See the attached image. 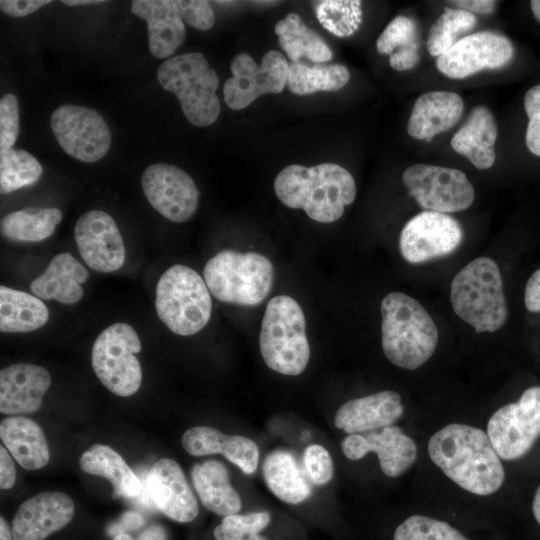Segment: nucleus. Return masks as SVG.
Wrapping results in <instances>:
<instances>
[{
    "label": "nucleus",
    "instance_id": "nucleus-40",
    "mask_svg": "<svg viewBox=\"0 0 540 540\" xmlns=\"http://www.w3.org/2000/svg\"><path fill=\"white\" fill-rule=\"evenodd\" d=\"M270 520L268 512L233 514L224 517L213 534L216 540H266L259 533Z\"/></svg>",
    "mask_w": 540,
    "mask_h": 540
},
{
    "label": "nucleus",
    "instance_id": "nucleus-22",
    "mask_svg": "<svg viewBox=\"0 0 540 540\" xmlns=\"http://www.w3.org/2000/svg\"><path fill=\"white\" fill-rule=\"evenodd\" d=\"M403 412L401 396L385 390L346 401L336 411L334 424L348 434H359L391 426Z\"/></svg>",
    "mask_w": 540,
    "mask_h": 540
},
{
    "label": "nucleus",
    "instance_id": "nucleus-55",
    "mask_svg": "<svg viewBox=\"0 0 540 540\" xmlns=\"http://www.w3.org/2000/svg\"><path fill=\"white\" fill-rule=\"evenodd\" d=\"M63 4L67 6H79V5H92V4H100L104 1L101 0H62Z\"/></svg>",
    "mask_w": 540,
    "mask_h": 540
},
{
    "label": "nucleus",
    "instance_id": "nucleus-8",
    "mask_svg": "<svg viewBox=\"0 0 540 540\" xmlns=\"http://www.w3.org/2000/svg\"><path fill=\"white\" fill-rule=\"evenodd\" d=\"M155 308L159 319L170 331L181 336L193 335L210 320V291L194 269L175 264L157 282Z\"/></svg>",
    "mask_w": 540,
    "mask_h": 540
},
{
    "label": "nucleus",
    "instance_id": "nucleus-23",
    "mask_svg": "<svg viewBox=\"0 0 540 540\" xmlns=\"http://www.w3.org/2000/svg\"><path fill=\"white\" fill-rule=\"evenodd\" d=\"M181 443L192 456L221 454L245 474L254 473L258 466V446L241 435H226L212 427L195 426L184 432Z\"/></svg>",
    "mask_w": 540,
    "mask_h": 540
},
{
    "label": "nucleus",
    "instance_id": "nucleus-37",
    "mask_svg": "<svg viewBox=\"0 0 540 540\" xmlns=\"http://www.w3.org/2000/svg\"><path fill=\"white\" fill-rule=\"evenodd\" d=\"M476 21V17L470 12L445 7L444 12L429 29L426 43L428 53L438 58L455 44L459 34L471 30Z\"/></svg>",
    "mask_w": 540,
    "mask_h": 540
},
{
    "label": "nucleus",
    "instance_id": "nucleus-6",
    "mask_svg": "<svg viewBox=\"0 0 540 540\" xmlns=\"http://www.w3.org/2000/svg\"><path fill=\"white\" fill-rule=\"evenodd\" d=\"M157 78L165 90L176 95L191 124L206 127L217 120L219 78L202 53H185L165 60L157 70Z\"/></svg>",
    "mask_w": 540,
    "mask_h": 540
},
{
    "label": "nucleus",
    "instance_id": "nucleus-32",
    "mask_svg": "<svg viewBox=\"0 0 540 540\" xmlns=\"http://www.w3.org/2000/svg\"><path fill=\"white\" fill-rule=\"evenodd\" d=\"M49 319L47 306L35 295L0 286V330L26 333L43 327Z\"/></svg>",
    "mask_w": 540,
    "mask_h": 540
},
{
    "label": "nucleus",
    "instance_id": "nucleus-14",
    "mask_svg": "<svg viewBox=\"0 0 540 540\" xmlns=\"http://www.w3.org/2000/svg\"><path fill=\"white\" fill-rule=\"evenodd\" d=\"M463 236L462 227L455 218L424 210L402 228L399 250L407 262L419 264L451 254L460 246Z\"/></svg>",
    "mask_w": 540,
    "mask_h": 540
},
{
    "label": "nucleus",
    "instance_id": "nucleus-21",
    "mask_svg": "<svg viewBox=\"0 0 540 540\" xmlns=\"http://www.w3.org/2000/svg\"><path fill=\"white\" fill-rule=\"evenodd\" d=\"M51 385V376L42 366L17 363L0 371V412L22 415L37 411Z\"/></svg>",
    "mask_w": 540,
    "mask_h": 540
},
{
    "label": "nucleus",
    "instance_id": "nucleus-52",
    "mask_svg": "<svg viewBox=\"0 0 540 540\" xmlns=\"http://www.w3.org/2000/svg\"><path fill=\"white\" fill-rule=\"evenodd\" d=\"M165 530L158 525H154L144 530L138 536L137 540H165Z\"/></svg>",
    "mask_w": 540,
    "mask_h": 540
},
{
    "label": "nucleus",
    "instance_id": "nucleus-53",
    "mask_svg": "<svg viewBox=\"0 0 540 540\" xmlns=\"http://www.w3.org/2000/svg\"><path fill=\"white\" fill-rule=\"evenodd\" d=\"M532 512H533L535 520L540 525V485L537 488L533 497Z\"/></svg>",
    "mask_w": 540,
    "mask_h": 540
},
{
    "label": "nucleus",
    "instance_id": "nucleus-10",
    "mask_svg": "<svg viewBox=\"0 0 540 540\" xmlns=\"http://www.w3.org/2000/svg\"><path fill=\"white\" fill-rule=\"evenodd\" d=\"M402 182L409 195L426 211L454 213L469 208L475 190L461 170L417 163L404 170Z\"/></svg>",
    "mask_w": 540,
    "mask_h": 540
},
{
    "label": "nucleus",
    "instance_id": "nucleus-24",
    "mask_svg": "<svg viewBox=\"0 0 540 540\" xmlns=\"http://www.w3.org/2000/svg\"><path fill=\"white\" fill-rule=\"evenodd\" d=\"M131 11L145 20L148 46L154 57L169 58L183 44L186 29L175 1L134 0Z\"/></svg>",
    "mask_w": 540,
    "mask_h": 540
},
{
    "label": "nucleus",
    "instance_id": "nucleus-4",
    "mask_svg": "<svg viewBox=\"0 0 540 540\" xmlns=\"http://www.w3.org/2000/svg\"><path fill=\"white\" fill-rule=\"evenodd\" d=\"M450 301L456 315L477 333L495 332L508 319L500 269L489 257L473 259L454 276Z\"/></svg>",
    "mask_w": 540,
    "mask_h": 540
},
{
    "label": "nucleus",
    "instance_id": "nucleus-38",
    "mask_svg": "<svg viewBox=\"0 0 540 540\" xmlns=\"http://www.w3.org/2000/svg\"><path fill=\"white\" fill-rule=\"evenodd\" d=\"M314 7L319 23L337 37L352 35L362 22L358 0H323L315 2Z\"/></svg>",
    "mask_w": 540,
    "mask_h": 540
},
{
    "label": "nucleus",
    "instance_id": "nucleus-12",
    "mask_svg": "<svg viewBox=\"0 0 540 540\" xmlns=\"http://www.w3.org/2000/svg\"><path fill=\"white\" fill-rule=\"evenodd\" d=\"M230 70L233 76L224 84V101L229 108L241 110L264 94L281 93L287 85L289 64L276 50L266 52L260 65L249 54L239 53Z\"/></svg>",
    "mask_w": 540,
    "mask_h": 540
},
{
    "label": "nucleus",
    "instance_id": "nucleus-47",
    "mask_svg": "<svg viewBox=\"0 0 540 540\" xmlns=\"http://www.w3.org/2000/svg\"><path fill=\"white\" fill-rule=\"evenodd\" d=\"M50 3V0H1L0 9L12 17H24Z\"/></svg>",
    "mask_w": 540,
    "mask_h": 540
},
{
    "label": "nucleus",
    "instance_id": "nucleus-51",
    "mask_svg": "<svg viewBox=\"0 0 540 540\" xmlns=\"http://www.w3.org/2000/svg\"><path fill=\"white\" fill-rule=\"evenodd\" d=\"M144 522L145 521L142 515L129 511L121 516L120 524H116L115 526L119 527L117 532H119L121 529L136 530L142 527Z\"/></svg>",
    "mask_w": 540,
    "mask_h": 540
},
{
    "label": "nucleus",
    "instance_id": "nucleus-2",
    "mask_svg": "<svg viewBox=\"0 0 540 540\" xmlns=\"http://www.w3.org/2000/svg\"><path fill=\"white\" fill-rule=\"evenodd\" d=\"M274 190L285 206L303 209L312 220L321 223L338 220L345 206L356 197L353 176L335 163L289 165L276 176Z\"/></svg>",
    "mask_w": 540,
    "mask_h": 540
},
{
    "label": "nucleus",
    "instance_id": "nucleus-17",
    "mask_svg": "<svg viewBox=\"0 0 540 540\" xmlns=\"http://www.w3.org/2000/svg\"><path fill=\"white\" fill-rule=\"evenodd\" d=\"M74 238L82 259L92 270L110 273L124 264L122 235L108 213L92 210L81 215L74 227Z\"/></svg>",
    "mask_w": 540,
    "mask_h": 540
},
{
    "label": "nucleus",
    "instance_id": "nucleus-3",
    "mask_svg": "<svg viewBox=\"0 0 540 540\" xmlns=\"http://www.w3.org/2000/svg\"><path fill=\"white\" fill-rule=\"evenodd\" d=\"M381 343L394 365L415 370L436 350L439 334L419 301L403 292H390L381 301Z\"/></svg>",
    "mask_w": 540,
    "mask_h": 540
},
{
    "label": "nucleus",
    "instance_id": "nucleus-50",
    "mask_svg": "<svg viewBox=\"0 0 540 540\" xmlns=\"http://www.w3.org/2000/svg\"><path fill=\"white\" fill-rule=\"evenodd\" d=\"M455 8L470 13L490 14L495 10L496 1L493 0H456L450 1Z\"/></svg>",
    "mask_w": 540,
    "mask_h": 540
},
{
    "label": "nucleus",
    "instance_id": "nucleus-27",
    "mask_svg": "<svg viewBox=\"0 0 540 540\" xmlns=\"http://www.w3.org/2000/svg\"><path fill=\"white\" fill-rule=\"evenodd\" d=\"M497 126L492 112L485 106H476L465 123L451 139L452 149L467 158L474 167L486 170L496 159L494 145Z\"/></svg>",
    "mask_w": 540,
    "mask_h": 540
},
{
    "label": "nucleus",
    "instance_id": "nucleus-44",
    "mask_svg": "<svg viewBox=\"0 0 540 540\" xmlns=\"http://www.w3.org/2000/svg\"><path fill=\"white\" fill-rule=\"evenodd\" d=\"M524 109L528 117L526 145L532 154L540 157V84L525 93Z\"/></svg>",
    "mask_w": 540,
    "mask_h": 540
},
{
    "label": "nucleus",
    "instance_id": "nucleus-25",
    "mask_svg": "<svg viewBox=\"0 0 540 540\" xmlns=\"http://www.w3.org/2000/svg\"><path fill=\"white\" fill-rule=\"evenodd\" d=\"M463 110V99L455 92H426L413 105L407 133L414 139L430 141L457 124Z\"/></svg>",
    "mask_w": 540,
    "mask_h": 540
},
{
    "label": "nucleus",
    "instance_id": "nucleus-7",
    "mask_svg": "<svg viewBox=\"0 0 540 540\" xmlns=\"http://www.w3.org/2000/svg\"><path fill=\"white\" fill-rule=\"evenodd\" d=\"M203 276L210 293L219 301L254 306L271 291L274 270L262 254L223 250L207 261Z\"/></svg>",
    "mask_w": 540,
    "mask_h": 540
},
{
    "label": "nucleus",
    "instance_id": "nucleus-15",
    "mask_svg": "<svg viewBox=\"0 0 540 540\" xmlns=\"http://www.w3.org/2000/svg\"><path fill=\"white\" fill-rule=\"evenodd\" d=\"M141 185L151 206L172 222L188 221L198 208L200 192L194 180L175 165L148 166L142 174Z\"/></svg>",
    "mask_w": 540,
    "mask_h": 540
},
{
    "label": "nucleus",
    "instance_id": "nucleus-48",
    "mask_svg": "<svg viewBox=\"0 0 540 540\" xmlns=\"http://www.w3.org/2000/svg\"><path fill=\"white\" fill-rule=\"evenodd\" d=\"M524 304L531 313H540V268L527 280L524 291Z\"/></svg>",
    "mask_w": 540,
    "mask_h": 540
},
{
    "label": "nucleus",
    "instance_id": "nucleus-29",
    "mask_svg": "<svg viewBox=\"0 0 540 540\" xmlns=\"http://www.w3.org/2000/svg\"><path fill=\"white\" fill-rule=\"evenodd\" d=\"M193 486L204 507L219 516L238 514L242 507L238 492L230 483L226 466L217 460H206L191 469Z\"/></svg>",
    "mask_w": 540,
    "mask_h": 540
},
{
    "label": "nucleus",
    "instance_id": "nucleus-13",
    "mask_svg": "<svg viewBox=\"0 0 540 540\" xmlns=\"http://www.w3.org/2000/svg\"><path fill=\"white\" fill-rule=\"evenodd\" d=\"M51 129L60 147L71 157L92 163L102 159L111 146V132L94 109L61 105L50 118Z\"/></svg>",
    "mask_w": 540,
    "mask_h": 540
},
{
    "label": "nucleus",
    "instance_id": "nucleus-30",
    "mask_svg": "<svg viewBox=\"0 0 540 540\" xmlns=\"http://www.w3.org/2000/svg\"><path fill=\"white\" fill-rule=\"evenodd\" d=\"M262 470L267 487L281 501L299 504L310 496L311 484L296 457L289 451H271L264 459Z\"/></svg>",
    "mask_w": 540,
    "mask_h": 540
},
{
    "label": "nucleus",
    "instance_id": "nucleus-31",
    "mask_svg": "<svg viewBox=\"0 0 540 540\" xmlns=\"http://www.w3.org/2000/svg\"><path fill=\"white\" fill-rule=\"evenodd\" d=\"M83 472L104 477L113 486V498L138 496L142 491V482L126 461L110 446L94 444L80 457Z\"/></svg>",
    "mask_w": 540,
    "mask_h": 540
},
{
    "label": "nucleus",
    "instance_id": "nucleus-42",
    "mask_svg": "<svg viewBox=\"0 0 540 540\" xmlns=\"http://www.w3.org/2000/svg\"><path fill=\"white\" fill-rule=\"evenodd\" d=\"M19 134V103L12 93L0 99V151L12 148Z\"/></svg>",
    "mask_w": 540,
    "mask_h": 540
},
{
    "label": "nucleus",
    "instance_id": "nucleus-57",
    "mask_svg": "<svg viewBox=\"0 0 540 540\" xmlns=\"http://www.w3.org/2000/svg\"><path fill=\"white\" fill-rule=\"evenodd\" d=\"M113 540H134L132 536L126 533H118L114 535Z\"/></svg>",
    "mask_w": 540,
    "mask_h": 540
},
{
    "label": "nucleus",
    "instance_id": "nucleus-54",
    "mask_svg": "<svg viewBox=\"0 0 540 540\" xmlns=\"http://www.w3.org/2000/svg\"><path fill=\"white\" fill-rule=\"evenodd\" d=\"M0 540H14L12 531L2 516L0 517Z\"/></svg>",
    "mask_w": 540,
    "mask_h": 540
},
{
    "label": "nucleus",
    "instance_id": "nucleus-19",
    "mask_svg": "<svg viewBox=\"0 0 540 540\" xmlns=\"http://www.w3.org/2000/svg\"><path fill=\"white\" fill-rule=\"evenodd\" d=\"M75 513L72 498L60 491L32 496L18 507L12 520L14 540H44L70 523Z\"/></svg>",
    "mask_w": 540,
    "mask_h": 540
},
{
    "label": "nucleus",
    "instance_id": "nucleus-35",
    "mask_svg": "<svg viewBox=\"0 0 540 540\" xmlns=\"http://www.w3.org/2000/svg\"><path fill=\"white\" fill-rule=\"evenodd\" d=\"M349 79L348 69L341 64L307 65L298 61L289 65L287 86L293 94L304 96L317 91H338Z\"/></svg>",
    "mask_w": 540,
    "mask_h": 540
},
{
    "label": "nucleus",
    "instance_id": "nucleus-33",
    "mask_svg": "<svg viewBox=\"0 0 540 540\" xmlns=\"http://www.w3.org/2000/svg\"><path fill=\"white\" fill-rule=\"evenodd\" d=\"M278 41L292 63L306 58L315 63L332 59V51L314 30L308 28L300 16L289 13L275 25Z\"/></svg>",
    "mask_w": 540,
    "mask_h": 540
},
{
    "label": "nucleus",
    "instance_id": "nucleus-20",
    "mask_svg": "<svg viewBox=\"0 0 540 540\" xmlns=\"http://www.w3.org/2000/svg\"><path fill=\"white\" fill-rule=\"evenodd\" d=\"M146 484L151 500L168 518L187 523L197 517V500L175 460L162 458L154 463L147 474Z\"/></svg>",
    "mask_w": 540,
    "mask_h": 540
},
{
    "label": "nucleus",
    "instance_id": "nucleus-11",
    "mask_svg": "<svg viewBox=\"0 0 540 540\" xmlns=\"http://www.w3.org/2000/svg\"><path fill=\"white\" fill-rule=\"evenodd\" d=\"M487 435L500 458L516 460L526 455L540 436V386L525 389L518 401L495 411Z\"/></svg>",
    "mask_w": 540,
    "mask_h": 540
},
{
    "label": "nucleus",
    "instance_id": "nucleus-26",
    "mask_svg": "<svg viewBox=\"0 0 540 540\" xmlns=\"http://www.w3.org/2000/svg\"><path fill=\"white\" fill-rule=\"evenodd\" d=\"M88 277L87 269L71 253H59L51 259L45 271L30 283V291L40 299L75 304L83 297L82 284Z\"/></svg>",
    "mask_w": 540,
    "mask_h": 540
},
{
    "label": "nucleus",
    "instance_id": "nucleus-5",
    "mask_svg": "<svg viewBox=\"0 0 540 540\" xmlns=\"http://www.w3.org/2000/svg\"><path fill=\"white\" fill-rule=\"evenodd\" d=\"M265 364L280 374H301L310 358L306 320L301 306L290 296L271 298L265 309L259 334Z\"/></svg>",
    "mask_w": 540,
    "mask_h": 540
},
{
    "label": "nucleus",
    "instance_id": "nucleus-9",
    "mask_svg": "<svg viewBox=\"0 0 540 540\" xmlns=\"http://www.w3.org/2000/svg\"><path fill=\"white\" fill-rule=\"evenodd\" d=\"M140 351L139 336L131 325L112 324L97 336L92 346L94 373L113 394L131 396L138 391L142 382L141 365L135 356Z\"/></svg>",
    "mask_w": 540,
    "mask_h": 540
},
{
    "label": "nucleus",
    "instance_id": "nucleus-28",
    "mask_svg": "<svg viewBox=\"0 0 540 540\" xmlns=\"http://www.w3.org/2000/svg\"><path fill=\"white\" fill-rule=\"evenodd\" d=\"M0 437L12 457L26 470H38L50 459L48 443L41 426L25 416L1 420Z\"/></svg>",
    "mask_w": 540,
    "mask_h": 540
},
{
    "label": "nucleus",
    "instance_id": "nucleus-46",
    "mask_svg": "<svg viewBox=\"0 0 540 540\" xmlns=\"http://www.w3.org/2000/svg\"><path fill=\"white\" fill-rule=\"evenodd\" d=\"M420 61L418 42L409 44L394 51L389 58L390 66L396 71H407Z\"/></svg>",
    "mask_w": 540,
    "mask_h": 540
},
{
    "label": "nucleus",
    "instance_id": "nucleus-56",
    "mask_svg": "<svg viewBox=\"0 0 540 540\" xmlns=\"http://www.w3.org/2000/svg\"><path fill=\"white\" fill-rule=\"evenodd\" d=\"M531 11L538 22H540V0L530 1Z\"/></svg>",
    "mask_w": 540,
    "mask_h": 540
},
{
    "label": "nucleus",
    "instance_id": "nucleus-49",
    "mask_svg": "<svg viewBox=\"0 0 540 540\" xmlns=\"http://www.w3.org/2000/svg\"><path fill=\"white\" fill-rule=\"evenodd\" d=\"M16 481V469L12 457L4 446H0V487L10 489Z\"/></svg>",
    "mask_w": 540,
    "mask_h": 540
},
{
    "label": "nucleus",
    "instance_id": "nucleus-41",
    "mask_svg": "<svg viewBox=\"0 0 540 540\" xmlns=\"http://www.w3.org/2000/svg\"><path fill=\"white\" fill-rule=\"evenodd\" d=\"M417 42V26L413 19L399 15L383 30L376 41L380 54L391 55L394 51Z\"/></svg>",
    "mask_w": 540,
    "mask_h": 540
},
{
    "label": "nucleus",
    "instance_id": "nucleus-36",
    "mask_svg": "<svg viewBox=\"0 0 540 540\" xmlns=\"http://www.w3.org/2000/svg\"><path fill=\"white\" fill-rule=\"evenodd\" d=\"M43 173L39 161L23 149L0 151V193L9 194L36 183Z\"/></svg>",
    "mask_w": 540,
    "mask_h": 540
},
{
    "label": "nucleus",
    "instance_id": "nucleus-18",
    "mask_svg": "<svg viewBox=\"0 0 540 540\" xmlns=\"http://www.w3.org/2000/svg\"><path fill=\"white\" fill-rule=\"evenodd\" d=\"M344 455L353 461L360 460L369 452H375L382 472L388 477L405 473L417 458L414 440L398 426H387L380 432L349 434L341 443Z\"/></svg>",
    "mask_w": 540,
    "mask_h": 540
},
{
    "label": "nucleus",
    "instance_id": "nucleus-1",
    "mask_svg": "<svg viewBox=\"0 0 540 540\" xmlns=\"http://www.w3.org/2000/svg\"><path fill=\"white\" fill-rule=\"evenodd\" d=\"M433 463L464 490L481 496L496 492L505 479L504 467L487 433L462 423H451L428 442Z\"/></svg>",
    "mask_w": 540,
    "mask_h": 540
},
{
    "label": "nucleus",
    "instance_id": "nucleus-45",
    "mask_svg": "<svg viewBox=\"0 0 540 540\" xmlns=\"http://www.w3.org/2000/svg\"><path fill=\"white\" fill-rule=\"evenodd\" d=\"M177 10L182 20L199 30L212 28L215 22L213 9L204 0H176Z\"/></svg>",
    "mask_w": 540,
    "mask_h": 540
},
{
    "label": "nucleus",
    "instance_id": "nucleus-16",
    "mask_svg": "<svg viewBox=\"0 0 540 540\" xmlns=\"http://www.w3.org/2000/svg\"><path fill=\"white\" fill-rule=\"evenodd\" d=\"M514 56L510 39L491 31L476 32L457 42L436 60V67L452 79L507 65Z\"/></svg>",
    "mask_w": 540,
    "mask_h": 540
},
{
    "label": "nucleus",
    "instance_id": "nucleus-39",
    "mask_svg": "<svg viewBox=\"0 0 540 540\" xmlns=\"http://www.w3.org/2000/svg\"><path fill=\"white\" fill-rule=\"evenodd\" d=\"M393 540H468L445 521L422 515L404 520L395 530Z\"/></svg>",
    "mask_w": 540,
    "mask_h": 540
},
{
    "label": "nucleus",
    "instance_id": "nucleus-34",
    "mask_svg": "<svg viewBox=\"0 0 540 540\" xmlns=\"http://www.w3.org/2000/svg\"><path fill=\"white\" fill-rule=\"evenodd\" d=\"M62 220L57 208L26 207L1 220V234L13 242H40L49 238Z\"/></svg>",
    "mask_w": 540,
    "mask_h": 540
},
{
    "label": "nucleus",
    "instance_id": "nucleus-43",
    "mask_svg": "<svg viewBox=\"0 0 540 540\" xmlns=\"http://www.w3.org/2000/svg\"><path fill=\"white\" fill-rule=\"evenodd\" d=\"M303 463L310 480L317 485L328 483L334 474L333 461L327 449L318 444L306 447Z\"/></svg>",
    "mask_w": 540,
    "mask_h": 540
}]
</instances>
